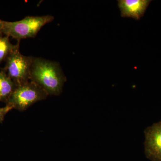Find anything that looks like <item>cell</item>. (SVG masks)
<instances>
[{
    "label": "cell",
    "mask_w": 161,
    "mask_h": 161,
    "mask_svg": "<svg viewBox=\"0 0 161 161\" xmlns=\"http://www.w3.org/2000/svg\"><path fill=\"white\" fill-rule=\"evenodd\" d=\"M145 154L151 161H161V121L145 130Z\"/></svg>",
    "instance_id": "5b68a950"
},
{
    "label": "cell",
    "mask_w": 161,
    "mask_h": 161,
    "mask_svg": "<svg viewBox=\"0 0 161 161\" xmlns=\"http://www.w3.org/2000/svg\"><path fill=\"white\" fill-rule=\"evenodd\" d=\"M9 38L0 31V63L6 60L12 52L19 46L20 42L14 45L10 43Z\"/></svg>",
    "instance_id": "ba28073f"
},
{
    "label": "cell",
    "mask_w": 161,
    "mask_h": 161,
    "mask_svg": "<svg viewBox=\"0 0 161 161\" xmlns=\"http://www.w3.org/2000/svg\"><path fill=\"white\" fill-rule=\"evenodd\" d=\"M19 46L17 47L6 58L3 69L11 78L16 86L30 80L31 69L33 57L22 55Z\"/></svg>",
    "instance_id": "277c9868"
},
{
    "label": "cell",
    "mask_w": 161,
    "mask_h": 161,
    "mask_svg": "<svg viewBox=\"0 0 161 161\" xmlns=\"http://www.w3.org/2000/svg\"><path fill=\"white\" fill-rule=\"evenodd\" d=\"M54 20L53 16H27L16 22L3 21L0 31L9 37L20 40L27 38H34L44 25Z\"/></svg>",
    "instance_id": "7a4b0ae2"
},
{
    "label": "cell",
    "mask_w": 161,
    "mask_h": 161,
    "mask_svg": "<svg viewBox=\"0 0 161 161\" xmlns=\"http://www.w3.org/2000/svg\"><path fill=\"white\" fill-rule=\"evenodd\" d=\"M3 20L0 19V30L2 29V27H3Z\"/></svg>",
    "instance_id": "30bf717a"
},
{
    "label": "cell",
    "mask_w": 161,
    "mask_h": 161,
    "mask_svg": "<svg viewBox=\"0 0 161 161\" xmlns=\"http://www.w3.org/2000/svg\"><path fill=\"white\" fill-rule=\"evenodd\" d=\"M17 86L3 69L0 71V102L6 104Z\"/></svg>",
    "instance_id": "52a82bcc"
},
{
    "label": "cell",
    "mask_w": 161,
    "mask_h": 161,
    "mask_svg": "<svg viewBox=\"0 0 161 161\" xmlns=\"http://www.w3.org/2000/svg\"><path fill=\"white\" fill-rule=\"evenodd\" d=\"M12 108L9 105H6V106L3 108H0V123H2L5 119L6 114L12 109Z\"/></svg>",
    "instance_id": "9c48e42d"
},
{
    "label": "cell",
    "mask_w": 161,
    "mask_h": 161,
    "mask_svg": "<svg viewBox=\"0 0 161 161\" xmlns=\"http://www.w3.org/2000/svg\"><path fill=\"white\" fill-rule=\"evenodd\" d=\"M150 2L151 1L148 0H119L118 7L121 16L140 20L144 15Z\"/></svg>",
    "instance_id": "8992f818"
},
{
    "label": "cell",
    "mask_w": 161,
    "mask_h": 161,
    "mask_svg": "<svg viewBox=\"0 0 161 161\" xmlns=\"http://www.w3.org/2000/svg\"><path fill=\"white\" fill-rule=\"evenodd\" d=\"M66 77L59 64L43 58H34L31 69L30 80L35 82L48 95H60Z\"/></svg>",
    "instance_id": "6da1fadb"
},
{
    "label": "cell",
    "mask_w": 161,
    "mask_h": 161,
    "mask_svg": "<svg viewBox=\"0 0 161 161\" xmlns=\"http://www.w3.org/2000/svg\"><path fill=\"white\" fill-rule=\"evenodd\" d=\"M48 95L42 88L30 80L17 86L6 105L23 112L37 102L46 99Z\"/></svg>",
    "instance_id": "3957f363"
}]
</instances>
